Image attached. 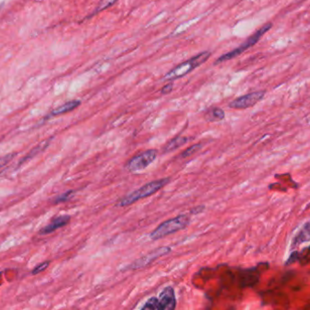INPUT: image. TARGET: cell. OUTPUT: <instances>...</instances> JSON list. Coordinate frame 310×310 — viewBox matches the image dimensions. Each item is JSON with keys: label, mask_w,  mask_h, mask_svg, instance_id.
<instances>
[{"label": "cell", "mask_w": 310, "mask_h": 310, "mask_svg": "<svg viewBox=\"0 0 310 310\" xmlns=\"http://www.w3.org/2000/svg\"><path fill=\"white\" fill-rule=\"evenodd\" d=\"M15 155H16V153H10V154H7L3 157H0V168L5 166L8 162H10L15 157Z\"/></svg>", "instance_id": "cell-19"}, {"label": "cell", "mask_w": 310, "mask_h": 310, "mask_svg": "<svg viewBox=\"0 0 310 310\" xmlns=\"http://www.w3.org/2000/svg\"><path fill=\"white\" fill-rule=\"evenodd\" d=\"M188 140L189 138L184 136H176L175 138L171 139L170 142L167 143L163 148V153H169L175 151L176 149L180 148L182 145L187 144Z\"/></svg>", "instance_id": "cell-11"}, {"label": "cell", "mask_w": 310, "mask_h": 310, "mask_svg": "<svg viewBox=\"0 0 310 310\" xmlns=\"http://www.w3.org/2000/svg\"><path fill=\"white\" fill-rule=\"evenodd\" d=\"M159 302L162 310H175L176 296L173 287H165L160 293Z\"/></svg>", "instance_id": "cell-8"}, {"label": "cell", "mask_w": 310, "mask_h": 310, "mask_svg": "<svg viewBox=\"0 0 310 310\" xmlns=\"http://www.w3.org/2000/svg\"><path fill=\"white\" fill-rule=\"evenodd\" d=\"M49 264H50V261H45V262L38 264L37 266L35 267V269H33L31 273H32V275H37V274L41 273L44 270H46L48 268Z\"/></svg>", "instance_id": "cell-17"}, {"label": "cell", "mask_w": 310, "mask_h": 310, "mask_svg": "<svg viewBox=\"0 0 310 310\" xmlns=\"http://www.w3.org/2000/svg\"><path fill=\"white\" fill-rule=\"evenodd\" d=\"M310 241V223H306L297 236L294 240V245H298L303 242Z\"/></svg>", "instance_id": "cell-13"}, {"label": "cell", "mask_w": 310, "mask_h": 310, "mask_svg": "<svg viewBox=\"0 0 310 310\" xmlns=\"http://www.w3.org/2000/svg\"><path fill=\"white\" fill-rule=\"evenodd\" d=\"M81 105V101L80 100H72L69 102H65L64 105H62L61 107H58L56 109H54L53 111L49 114V116H47L46 117V119L48 118H51L54 116H61V115H64L66 113H69V112L73 111L75 108L80 107Z\"/></svg>", "instance_id": "cell-10"}, {"label": "cell", "mask_w": 310, "mask_h": 310, "mask_svg": "<svg viewBox=\"0 0 310 310\" xmlns=\"http://www.w3.org/2000/svg\"><path fill=\"white\" fill-rule=\"evenodd\" d=\"M190 217L186 214H181L177 217L167 220L152 232L150 234V239L152 241H158L175 232H180L181 230H184L190 224Z\"/></svg>", "instance_id": "cell-2"}, {"label": "cell", "mask_w": 310, "mask_h": 310, "mask_svg": "<svg viewBox=\"0 0 310 310\" xmlns=\"http://www.w3.org/2000/svg\"><path fill=\"white\" fill-rule=\"evenodd\" d=\"M205 211V206L204 205H199V206H196L194 208L191 209L190 211V214L191 215H197L199 213H203Z\"/></svg>", "instance_id": "cell-21"}, {"label": "cell", "mask_w": 310, "mask_h": 310, "mask_svg": "<svg viewBox=\"0 0 310 310\" xmlns=\"http://www.w3.org/2000/svg\"><path fill=\"white\" fill-rule=\"evenodd\" d=\"M141 310H162L159 299L156 297H151L150 299L146 301L144 306Z\"/></svg>", "instance_id": "cell-14"}, {"label": "cell", "mask_w": 310, "mask_h": 310, "mask_svg": "<svg viewBox=\"0 0 310 310\" xmlns=\"http://www.w3.org/2000/svg\"><path fill=\"white\" fill-rule=\"evenodd\" d=\"M265 93H266L265 91H258L242 95L241 97L236 98L235 100L230 102L229 107L232 109L242 110L254 107L255 105H257L260 100L263 99Z\"/></svg>", "instance_id": "cell-6"}, {"label": "cell", "mask_w": 310, "mask_h": 310, "mask_svg": "<svg viewBox=\"0 0 310 310\" xmlns=\"http://www.w3.org/2000/svg\"><path fill=\"white\" fill-rule=\"evenodd\" d=\"M117 0H102L100 2V4L98 6V11H101V10H106L107 8H109L110 6L113 5L114 3H116Z\"/></svg>", "instance_id": "cell-18"}, {"label": "cell", "mask_w": 310, "mask_h": 310, "mask_svg": "<svg viewBox=\"0 0 310 310\" xmlns=\"http://www.w3.org/2000/svg\"><path fill=\"white\" fill-rule=\"evenodd\" d=\"M205 120L208 122H220L225 118V112L219 107H212L205 112L204 115Z\"/></svg>", "instance_id": "cell-12"}, {"label": "cell", "mask_w": 310, "mask_h": 310, "mask_svg": "<svg viewBox=\"0 0 310 310\" xmlns=\"http://www.w3.org/2000/svg\"><path fill=\"white\" fill-rule=\"evenodd\" d=\"M170 181V178H162L156 181H150L148 183L142 186L139 189L131 192L129 194L125 195L122 199L116 203V206L119 207H127L133 203H135L140 199H144L150 197L152 195L156 193L158 190L162 189L164 186H166Z\"/></svg>", "instance_id": "cell-1"}, {"label": "cell", "mask_w": 310, "mask_h": 310, "mask_svg": "<svg viewBox=\"0 0 310 310\" xmlns=\"http://www.w3.org/2000/svg\"><path fill=\"white\" fill-rule=\"evenodd\" d=\"M74 190H68V191H66L65 193H62V194L59 195V196H57L56 199H55V200H54V203H62V202L67 201L68 199H71V198L74 196Z\"/></svg>", "instance_id": "cell-15"}, {"label": "cell", "mask_w": 310, "mask_h": 310, "mask_svg": "<svg viewBox=\"0 0 310 310\" xmlns=\"http://www.w3.org/2000/svg\"><path fill=\"white\" fill-rule=\"evenodd\" d=\"M172 89H173V83H167V84H165V85L161 89V93L163 94V95H166V94H169V93H171Z\"/></svg>", "instance_id": "cell-20"}, {"label": "cell", "mask_w": 310, "mask_h": 310, "mask_svg": "<svg viewBox=\"0 0 310 310\" xmlns=\"http://www.w3.org/2000/svg\"><path fill=\"white\" fill-rule=\"evenodd\" d=\"M211 56V52H202L199 55L195 56L194 57L190 58L189 60L181 63L179 65H177L173 69L168 72L163 79L165 81H173L176 79H180L186 74H189L191 71H193L195 68H197L199 65H202L204 62L208 60L209 57Z\"/></svg>", "instance_id": "cell-3"}, {"label": "cell", "mask_w": 310, "mask_h": 310, "mask_svg": "<svg viewBox=\"0 0 310 310\" xmlns=\"http://www.w3.org/2000/svg\"><path fill=\"white\" fill-rule=\"evenodd\" d=\"M271 27H272V24H266L265 26H263L259 30H258L257 32L255 33L254 35H252L247 41L244 42V43L241 45V47H237L236 49L229 52L227 54H225V55H223V56H221V57H219L215 64L218 65V64H220V63H223V62H225V61L231 60L232 58H235L236 56H240L243 52H245L247 49H249L250 47H253L254 45H256L259 39L262 37L264 34L266 32H268L269 29L271 28Z\"/></svg>", "instance_id": "cell-4"}, {"label": "cell", "mask_w": 310, "mask_h": 310, "mask_svg": "<svg viewBox=\"0 0 310 310\" xmlns=\"http://www.w3.org/2000/svg\"><path fill=\"white\" fill-rule=\"evenodd\" d=\"M171 248L169 247H161V248H158L156 250L151 251L150 253L144 256L143 258L135 260L134 263L131 264L128 269H141V268H144L146 267L149 264L152 263L153 260L162 257L163 255H166L171 252Z\"/></svg>", "instance_id": "cell-7"}, {"label": "cell", "mask_w": 310, "mask_h": 310, "mask_svg": "<svg viewBox=\"0 0 310 310\" xmlns=\"http://www.w3.org/2000/svg\"><path fill=\"white\" fill-rule=\"evenodd\" d=\"M201 146H202V145L200 144H193V145H191V146H190L189 148L186 149L185 151H184L183 153H181V157H190V156H191L192 154H194V153H197V152L199 151V149L201 148Z\"/></svg>", "instance_id": "cell-16"}, {"label": "cell", "mask_w": 310, "mask_h": 310, "mask_svg": "<svg viewBox=\"0 0 310 310\" xmlns=\"http://www.w3.org/2000/svg\"><path fill=\"white\" fill-rule=\"evenodd\" d=\"M70 219H71V217L69 215H62V216L54 219L51 223L47 225L46 227L42 229L41 231L39 232V234L40 235H47V234H50L52 232H56V230L67 225L69 223Z\"/></svg>", "instance_id": "cell-9"}, {"label": "cell", "mask_w": 310, "mask_h": 310, "mask_svg": "<svg viewBox=\"0 0 310 310\" xmlns=\"http://www.w3.org/2000/svg\"><path fill=\"white\" fill-rule=\"evenodd\" d=\"M158 151L155 149H150L143 153L131 158L126 163L125 168L129 171H143L150 166L154 160L157 158Z\"/></svg>", "instance_id": "cell-5"}]
</instances>
